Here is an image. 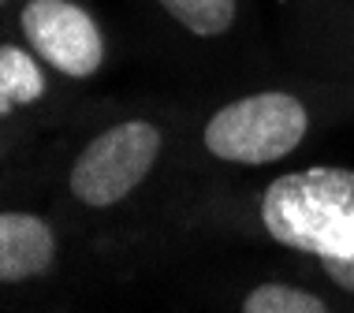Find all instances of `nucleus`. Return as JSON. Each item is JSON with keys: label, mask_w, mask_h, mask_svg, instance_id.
Returning a JSON list of instances; mask_svg holds the SVG:
<instances>
[{"label": "nucleus", "mask_w": 354, "mask_h": 313, "mask_svg": "<svg viewBox=\"0 0 354 313\" xmlns=\"http://www.w3.org/2000/svg\"><path fill=\"white\" fill-rule=\"evenodd\" d=\"M261 224L280 246L317 258L343 291H354L351 168H302L272 179L261 194Z\"/></svg>", "instance_id": "nucleus-1"}, {"label": "nucleus", "mask_w": 354, "mask_h": 313, "mask_svg": "<svg viewBox=\"0 0 354 313\" xmlns=\"http://www.w3.org/2000/svg\"><path fill=\"white\" fill-rule=\"evenodd\" d=\"M310 116L291 93H254L232 101L205 123V149L232 164H272L299 149Z\"/></svg>", "instance_id": "nucleus-2"}, {"label": "nucleus", "mask_w": 354, "mask_h": 313, "mask_svg": "<svg viewBox=\"0 0 354 313\" xmlns=\"http://www.w3.org/2000/svg\"><path fill=\"white\" fill-rule=\"evenodd\" d=\"M160 153V131L146 120H131L104 131L79 153L71 168V194L82 205L109 209L123 202L149 176Z\"/></svg>", "instance_id": "nucleus-3"}, {"label": "nucleus", "mask_w": 354, "mask_h": 313, "mask_svg": "<svg viewBox=\"0 0 354 313\" xmlns=\"http://www.w3.org/2000/svg\"><path fill=\"white\" fill-rule=\"evenodd\" d=\"M30 49L68 79H90L104 64V37L71 0H30L19 15Z\"/></svg>", "instance_id": "nucleus-4"}, {"label": "nucleus", "mask_w": 354, "mask_h": 313, "mask_svg": "<svg viewBox=\"0 0 354 313\" xmlns=\"http://www.w3.org/2000/svg\"><path fill=\"white\" fill-rule=\"evenodd\" d=\"M56 261V235L41 216L4 213L0 216V280L19 283L45 276Z\"/></svg>", "instance_id": "nucleus-5"}, {"label": "nucleus", "mask_w": 354, "mask_h": 313, "mask_svg": "<svg viewBox=\"0 0 354 313\" xmlns=\"http://www.w3.org/2000/svg\"><path fill=\"white\" fill-rule=\"evenodd\" d=\"M45 97V75L26 49L0 45V112H15L23 104Z\"/></svg>", "instance_id": "nucleus-6"}, {"label": "nucleus", "mask_w": 354, "mask_h": 313, "mask_svg": "<svg viewBox=\"0 0 354 313\" xmlns=\"http://www.w3.org/2000/svg\"><path fill=\"white\" fill-rule=\"evenodd\" d=\"M160 8L198 37H216L235 23V0H160Z\"/></svg>", "instance_id": "nucleus-7"}, {"label": "nucleus", "mask_w": 354, "mask_h": 313, "mask_svg": "<svg viewBox=\"0 0 354 313\" xmlns=\"http://www.w3.org/2000/svg\"><path fill=\"white\" fill-rule=\"evenodd\" d=\"M243 313H328V306L302 287L287 283H261L243 302Z\"/></svg>", "instance_id": "nucleus-8"}]
</instances>
